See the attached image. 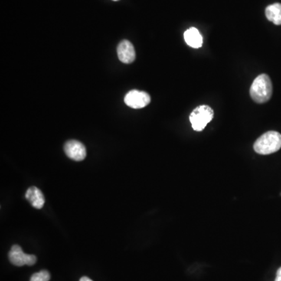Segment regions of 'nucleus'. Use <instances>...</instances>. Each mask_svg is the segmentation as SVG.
I'll use <instances>...</instances> for the list:
<instances>
[{
    "instance_id": "nucleus-1",
    "label": "nucleus",
    "mask_w": 281,
    "mask_h": 281,
    "mask_svg": "<svg viewBox=\"0 0 281 281\" xmlns=\"http://www.w3.org/2000/svg\"><path fill=\"white\" fill-rule=\"evenodd\" d=\"M273 95V85L267 74L259 75L250 88L252 100L257 103H264L270 99Z\"/></svg>"
},
{
    "instance_id": "nucleus-2",
    "label": "nucleus",
    "mask_w": 281,
    "mask_h": 281,
    "mask_svg": "<svg viewBox=\"0 0 281 281\" xmlns=\"http://www.w3.org/2000/svg\"><path fill=\"white\" fill-rule=\"evenodd\" d=\"M253 148L260 155L274 153L280 149L281 135L277 131H268L256 140Z\"/></svg>"
},
{
    "instance_id": "nucleus-3",
    "label": "nucleus",
    "mask_w": 281,
    "mask_h": 281,
    "mask_svg": "<svg viewBox=\"0 0 281 281\" xmlns=\"http://www.w3.org/2000/svg\"><path fill=\"white\" fill-rule=\"evenodd\" d=\"M214 116L213 109L210 106L203 105L195 108L190 115V122L195 131H202L206 125L211 122Z\"/></svg>"
},
{
    "instance_id": "nucleus-4",
    "label": "nucleus",
    "mask_w": 281,
    "mask_h": 281,
    "mask_svg": "<svg viewBox=\"0 0 281 281\" xmlns=\"http://www.w3.org/2000/svg\"><path fill=\"white\" fill-rule=\"evenodd\" d=\"M9 259L14 266H33L35 264L37 258L34 255L25 254L21 246L14 245L9 252Z\"/></svg>"
},
{
    "instance_id": "nucleus-5",
    "label": "nucleus",
    "mask_w": 281,
    "mask_h": 281,
    "mask_svg": "<svg viewBox=\"0 0 281 281\" xmlns=\"http://www.w3.org/2000/svg\"><path fill=\"white\" fill-rule=\"evenodd\" d=\"M151 98L147 92L132 90L127 94L125 98V104L133 109H142L148 106Z\"/></svg>"
},
{
    "instance_id": "nucleus-6",
    "label": "nucleus",
    "mask_w": 281,
    "mask_h": 281,
    "mask_svg": "<svg viewBox=\"0 0 281 281\" xmlns=\"http://www.w3.org/2000/svg\"><path fill=\"white\" fill-rule=\"evenodd\" d=\"M66 155L74 161H82L86 157V146L76 140H70L64 145Z\"/></svg>"
},
{
    "instance_id": "nucleus-7",
    "label": "nucleus",
    "mask_w": 281,
    "mask_h": 281,
    "mask_svg": "<svg viewBox=\"0 0 281 281\" xmlns=\"http://www.w3.org/2000/svg\"><path fill=\"white\" fill-rule=\"evenodd\" d=\"M118 58L122 63H133L136 58L135 47L131 42L123 40L117 46Z\"/></svg>"
},
{
    "instance_id": "nucleus-8",
    "label": "nucleus",
    "mask_w": 281,
    "mask_h": 281,
    "mask_svg": "<svg viewBox=\"0 0 281 281\" xmlns=\"http://www.w3.org/2000/svg\"><path fill=\"white\" fill-rule=\"evenodd\" d=\"M25 198L34 208L37 210L43 208L46 203L43 192L37 187H29L26 191Z\"/></svg>"
},
{
    "instance_id": "nucleus-9",
    "label": "nucleus",
    "mask_w": 281,
    "mask_h": 281,
    "mask_svg": "<svg viewBox=\"0 0 281 281\" xmlns=\"http://www.w3.org/2000/svg\"><path fill=\"white\" fill-rule=\"evenodd\" d=\"M184 40L188 46L194 49L202 47L203 38L199 31L195 27H191L184 32Z\"/></svg>"
},
{
    "instance_id": "nucleus-10",
    "label": "nucleus",
    "mask_w": 281,
    "mask_h": 281,
    "mask_svg": "<svg viewBox=\"0 0 281 281\" xmlns=\"http://www.w3.org/2000/svg\"><path fill=\"white\" fill-rule=\"evenodd\" d=\"M266 18L276 25L281 24V4H274L268 6L266 9Z\"/></svg>"
},
{
    "instance_id": "nucleus-11",
    "label": "nucleus",
    "mask_w": 281,
    "mask_h": 281,
    "mask_svg": "<svg viewBox=\"0 0 281 281\" xmlns=\"http://www.w3.org/2000/svg\"><path fill=\"white\" fill-rule=\"evenodd\" d=\"M50 274L47 270H42L38 273H34L30 281H50Z\"/></svg>"
},
{
    "instance_id": "nucleus-12",
    "label": "nucleus",
    "mask_w": 281,
    "mask_h": 281,
    "mask_svg": "<svg viewBox=\"0 0 281 281\" xmlns=\"http://www.w3.org/2000/svg\"><path fill=\"white\" fill-rule=\"evenodd\" d=\"M275 281H281V267H279V269H278L277 272H276Z\"/></svg>"
},
{
    "instance_id": "nucleus-13",
    "label": "nucleus",
    "mask_w": 281,
    "mask_h": 281,
    "mask_svg": "<svg viewBox=\"0 0 281 281\" xmlns=\"http://www.w3.org/2000/svg\"><path fill=\"white\" fill-rule=\"evenodd\" d=\"M80 281H93L90 279V278L87 277V276H83V277L81 278Z\"/></svg>"
},
{
    "instance_id": "nucleus-14",
    "label": "nucleus",
    "mask_w": 281,
    "mask_h": 281,
    "mask_svg": "<svg viewBox=\"0 0 281 281\" xmlns=\"http://www.w3.org/2000/svg\"><path fill=\"white\" fill-rule=\"evenodd\" d=\"M112 1H119V0H112Z\"/></svg>"
}]
</instances>
